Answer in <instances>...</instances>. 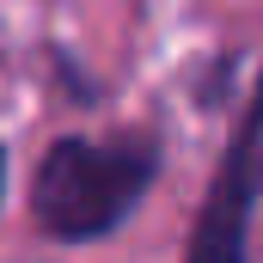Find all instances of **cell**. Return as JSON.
<instances>
[{"instance_id": "6da1fadb", "label": "cell", "mask_w": 263, "mask_h": 263, "mask_svg": "<svg viewBox=\"0 0 263 263\" xmlns=\"http://www.w3.org/2000/svg\"><path fill=\"white\" fill-rule=\"evenodd\" d=\"M153 178H159V147L147 135H117V141L67 135L43 153L31 178V220L62 245L110 239L147 202Z\"/></svg>"}, {"instance_id": "7a4b0ae2", "label": "cell", "mask_w": 263, "mask_h": 263, "mask_svg": "<svg viewBox=\"0 0 263 263\" xmlns=\"http://www.w3.org/2000/svg\"><path fill=\"white\" fill-rule=\"evenodd\" d=\"M251 208H257V104H245V117L233 123L227 165L214 172V190H208V208L196 220L190 257L196 263H245L251 257Z\"/></svg>"}, {"instance_id": "3957f363", "label": "cell", "mask_w": 263, "mask_h": 263, "mask_svg": "<svg viewBox=\"0 0 263 263\" xmlns=\"http://www.w3.org/2000/svg\"><path fill=\"white\" fill-rule=\"evenodd\" d=\"M0 190H6V153H0Z\"/></svg>"}]
</instances>
